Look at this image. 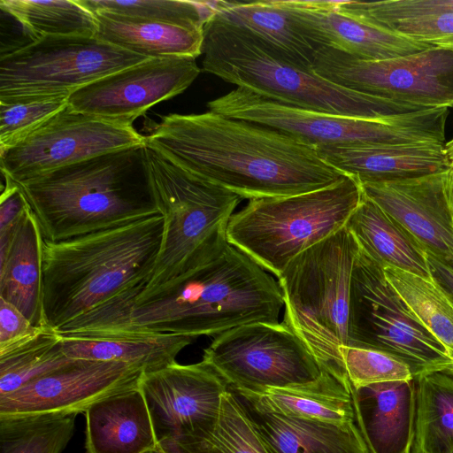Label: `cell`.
I'll use <instances>...</instances> for the list:
<instances>
[{"instance_id": "1", "label": "cell", "mask_w": 453, "mask_h": 453, "mask_svg": "<svg viewBox=\"0 0 453 453\" xmlns=\"http://www.w3.org/2000/svg\"><path fill=\"white\" fill-rule=\"evenodd\" d=\"M281 289L255 260L228 242L164 284L127 291L91 311L88 333L218 335L256 322L279 323Z\"/></svg>"}, {"instance_id": "2", "label": "cell", "mask_w": 453, "mask_h": 453, "mask_svg": "<svg viewBox=\"0 0 453 453\" xmlns=\"http://www.w3.org/2000/svg\"><path fill=\"white\" fill-rule=\"evenodd\" d=\"M145 137L185 172L250 200L311 192L345 176L299 140L211 111L165 116Z\"/></svg>"}, {"instance_id": "3", "label": "cell", "mask_w": 453, "mask_h": 453, "mask_svg": "<svg viewBox=\"0 0 453 453\" xmlns=\"http://www.w3.org/2000/svg\"><path fill=\"white\" fill-rule=\"evenodd\" d=\"M16 184L37 219L43 240L50 242L162 214L145 145L97 155Z\"/></svg>"}, {"instance_id": "4", "label": "cell", "mask_w": 453, "mask_h": 453, "mask_svg": "<svg viewBox=\"0 0 453 453\" xmlns=\"http://www.w3.org/2000/svg\"><path fill=\"white\" fill-rule=\"evenodd\" d=\"M165 232L158 214L60 242H42L45 322L57 330L120 294L147 286Z\"/></svg>"}, {"instance_id": "5", "label": "cell", "mask_w": 453, "mask_h": 453, "mask_svg": "<svg viewBox=\"0 0 453 453\" xmlns=\"http://www.w3.org/2000/svg\"><path fill=\"white\" fill-rule=\"evenodd\" d=\"M202 54L205 73L306 111L380 119L423 110L340 87L254 35L214 18L203 27Z\"/></svg>"}, {"instance_id": "6", "label": "cell", "mask_w": 453, "mask_h": 453, "mask_svg": "<svg viewBox=\"0 0 453 453\" xmlns=\"http://www.w3.org/2000/svg\"><path fill=\"white\" fill-rule=\"evenodd\" d=\"M359 246L346 226L296 257L278 277L283 323L323 371L343 381L351 275Z\"/></svg>"}, {"instance_id": "7", "label": "cell", "mask_w": 453, "mask_h": 453, "mask_svg": "<svg viewBox=\"0 0 453 453\" xmlns=\"http://www.w3.org/2000/svg\"><path fill=\"white\" fill-rule=\"evenodd\" d=\"M364 197L345 175L298 195L251 199L231 217L227 242L277 278L299 254L343 228Z\"/></svg>"}, {"instance_id": "8", "label": "cell", "mask_w": 453, "mask_h": 453, "mask_svg": "<svg viewBox=\"0 0 453 453\" xmlns=\"http://www.w3.org/2000/svg\"><path fill=\"white\" fill-rule=\"evenodd\" d=\"M147 165L165 232L152 276L157 288L220 250L238 195L200 180L145 144Z\"/></svg>"}, {"instance_id": "9", "label": "cell", "mask_w": 453, "mask_h": 453, "mask_svg": "<svg viewBox=\"0 0 453 453\" xmlns=\"http://www.w3.org/2000/svg\"><path fill=\"white\" fill-rule=\"evenodd\" d=\"M209 111L260 125L313 148L418 142H445L449 108H431L386 119L331 115L284 104L243 88L207 103Z\"/></svg>"}, {"instance_id": "10", "label": "cell", "mask_w": 453, "mask_h": 453, "mask_svg": "<svg viewBox=\"0 0 453 453\" xmlns=\"http://www.w3.org/2000/svg\"><path fill=\"white\" fill-rule=\"evenodd\" d=\"M348 345L388 353L406 363L414 378L447 370L453 363L388 281L383 267L360 248L351 275Z\"/></svg>"}, {"instance_id": "11", "label": "cell", "mask_w": 453, "mask_h": 453, "mask_svg": "<svg viewBox=\"0 0 453 453\" xmlns=\"http://www.w3.org/2000/svg\"><path fill=\"white\" fill-rule=\"evenodd\" d=\"M147 59L96 37H44L0 58V103L68 98Z\"/></svg>"}, {"instance_id": "12", "label": "cell", "mask_w": 453, "mask_h": 453, "mask_svg": "<svg viewBox=\"0 0 453 453\" xmlns=\"http://www.w3.org/2000/svg\"><path fill=\"white\" fill-rule=\"evenodd\" d=\"M313 71L349 90L420 109L453 107V46H434L414 54L366 60L339 50H315Z\"/></svg>"}, {"instance_id": "13", "label": "cell", "mask_w": 453, "mask_h": 453, "mask_svg": "<svg viewBox=\"0 0 453 453\" xmlns=\"http://www.w3.org/2000/svg\"><path fill=\"white\" fill-rule=\"evenodd\" d=\"M203 360L234 390L300 386L323 373L304 342L284 323H249L223 332L203 349Z\"/></svg>"}, {"instance_id": "14", "label": "cell", "mask_w": 453, "mask_h": 453, "mask_svg": "<svg viewBox=\"0 0 453 453\" xmlns=\"http://www.w3.org/2000/svg\"><path fill=\"white\" fill-rule=\"evenodd\" d=\"M146 144L133 125L68 105L14 144L0 149L4 177L18 183L97 155Z\"/></svg>"}, {"instance_id": "15", "label": "cell", "mask_w": 453, "mask_h": 453, "mask_svg": "<svg viewBox=\"0 0 453 453\" xmlns=\"http://www.w3.org/2000/svg\"><path fill=\"white\" fill-rule=\"evenodd\" d=\"M142 392L158 445L200 437L215 425L226 381L204 360L143 372Z\"/></svg>"}, {"instance_id": "16", "label": "cell", "mask_w": 453, "mask_h": 453, "mask_svg": "<svg viewBox=\"0 0 453 453\" xmlns=\"http://www.w3.org/2000/svg\"><path fill=\"white\" fill-rule=\"evenodd\" d=\"M201 69L194 57L149 58L96 80L69 96L70 109L133 125L156 104L186 90Z\"/></svg>"}, {"instance_id": "17", "label": "cell", "mask_w": 453, "mask_h": 453, "mask_svg": "<svg viewBox=\"0 0 453 453\" xmlns=\"http://www.w3.org/2000/svg\"><path fill=\"white\" fill-rule=\"evenodd\" d=\"M144 371L121 362L74 359L0 397V418L85 413L98 400L138 388Z\"/></svg>"}, {"instance_id": "18", "label": "cell", "mask_w": 453, "mask_h": 453, "mask_svg": "<svg viewBox=\"0 0 453 453\" xmlns=\"http://www.w3.org/2000/svg\"><path fill=\"white\" fill-rule=\"evenodd\" d=\"M361 185L364 194L403 226L426 253L453 267V197L447 171Z\"/></svg>"}, {"instance_id": "19", "label": "cell", "mask_w": 453, "mask_h": 453, "mask_svg": "<svg viewBox=\"0 0 453 453\" xmlns=\"http://www.w3.org/2000/svg\"><path fill=\"white\" fill-rule=\"evenodd\" d=\"M294 26L316 50L326 46L366 60L403 57L430 49L425 43L353 19L335 1L282 0Z\"/></svg>"}, {"instance_id": "20", "label": "cell", "mask_w": 453, "mask_h": 453, "mask_svg": "<svg viewBox=\"0 0 453 453\" xmlns=\"http://www.w3.org/2000/svg\"><path fill=\"white\" fill-rule=\"evenodd\" d=\"M316 150L326 163L361 184L421 177L449 169L445 142L332 145Z\"/></svg>"}, {"instance_id": "21", "label": "cell", "mask_w": 453, "mask_h": 453, "mask_svg": "<svg viewBox=\"0 0 453 453\" xmlns=\"http://www.w3.org/2000/svg\"><path fill=\"white\" fill-rule=\"evenodd\" d=\"M85 414L87 453H149L158 448L139 387L98 400Z\"/></svg>"}, {"instance_id": "22", "label": "cell", "mask_w": 453, "mask_h": 453, "mask_svg": "<svg viewBox=\"0 0 453 453\" xmlns=\"http://www.w3.org/2000/svg\"><path fill=\"white\" fill-rule=\"evenodd\" d=\"M357 424L371 453H411L416 390L414 379L355 390Z\"/></svg>"}, {"instance_id": "23", "label": "cell", "mask_w": 453, "mask_h": 453, "mask_svg": "<svg viewBox=\"0 0 453 453\" xmlns=\"http://www.w3.org/2000/svg\"><path fill=\"white\" fill-rule=\"evenodd\" d=\"M43 238L30 207L11 239L0 245V298L35 326L47 325L42 303Z\"/></svg>"}, {"instance_id": "24", "label": "cell", "mask_w": 453, "mask_h": 453, "mask_svg": "<svg viewBox=\"0 0 453 453\" xmlns=\"http://www.w3.org/2000/svg\"><path fill=\"white\" fill-rule=\"evenodd\" d=\"M234 391L245 402L274 413L330 424L357 423L350 382L326 371L315 381L300 386Z\"/></svg>"}, {"instance_id": "25", "label": "cell", "mask_w": 453, "mask_h": 453, "mask_svg": "<svg viewBox=\"0 0 453 453\" xmlns=\"http://www.w3.org/2000/svg\"><path fill=\"white\" fill-rule=\"evenodd\" d=\"M72 359L121 362L154 372L176 362L196 338L173 334L88 333L59 334Z\"/></svg>"}, {"instance_id": "26", "label": "cell", "mask_w": 453, "mask_h": 453, "mask_svg": "<svg viewBox=\"0 0 453 453\" xmlns=\"http://www.w3.org/2000/svg\"><path fill=\"white\" fill-rule=\"evenodd\" d=\"M242 402L277 453H371L357 423L338 425L303 419Z\"/></svg>"}, {"instance_id": "27", "label": "cell", "mask_w": 453, "mask_h": 453, "mask_svg": "<svg viewBox=\"0 0 453 453\" xmlns=\"http://www.w3.org/2000/svg\"><path fill=\"white\" fill-rule=\"evenodd\" d=\"M345 226L359 248L383 268L433 279L422 245L365 194Z\"/></svg>"}, {"instance_id": "28", "label": "cell", "mask_w": 453, "mask_h": 453, "mask_svg": "<svg viewBox=\"0 0 453 453\" xmlns=\"http://www.w3.org/2000/svg\"><path fill=\"white\" fill-rule=\"evenodd\" d=\"M214 4L212 18L254 35L293 62L312 68L315 49L296 30L282 0L214 1Z\"/></svg>"}, {"instance_id": "29", "label": "cell", "mask_w": 453, "mask_h": 453, "mask_svg": "<svg viewBox=\"0 0 453 453\" xmlns=\"http://www.w3.org/2000/svg\"><path fill=\"white\" fill-rule=\"evenodd\" d=\"M97 23L95 37L147 58L196 57L202 54L203 29L181 26L127 22L93 12Z\"/></svg>"}, {"instance_id": "30", "label": "cell", "mask_w": 453, "mask_h": 453, "mask_svg": "<svg viewBox=\"0 0 453 453\" xmlns=\"http://www.w3.org/2000/svg\"><path fill=\"white\" fill-rule=\"evenodd\" d=\"M413 453L453 452V376L446 370L414 378Z\"/></svg>"}, {"instance_id": "31", "label": "cell", "mask_w": 453, "mask_h": 453, "mask_svg": "<svg viewBox=\"0 0 453 453\" xmlns=\"http://www.w3.org/2000/svg\"><path fill=\"white\" fill-rule=\"evenodd\" d=\"M0 9L14 17L35 41L44 37H95L94 13L79 0H0Z\"/></svg>"}, {"instance_id": "32", "label": "cell", "mask_w": 453, "mask_h": 453, "mask_svg": "<svg viewBox=\"0 0 453 453\" xmlns=\"http://www.w3.org/2000/svg\"><path fill=\"white\" fill-rule=\"evenodd\" d=\"M385 275L422 325L447 349L453 360V302L434 280L394 267Z\"/></svg>"}, {"instance_id": "33", "label": "cell", "mask_w": 453, "mask_h": 453, "mask_svg": "<svg viewBox=\"0 0 453 453\" xmlns=\"http://www.w3.org/2000/svg\"><path fill=\"white\" fill-rule=\"evenodd\" d=\"M73 360L63 352L57 331L46 326L35 336L0 353V397Z\"/></svg>"}, {"instance_id": "34", "label": "cell", "mask_w": 453, "mask_h": 453, "mask_svg": "<svg viewBox=\"0 0 453 453\" xmlns=\"http://www.w3.org/2000/svg\"><path fill=\"white\" fill-rule=\"evenodd\" d=\"M92 12L127 22H149L203 29L215 12L214 1L79 0Z\"/></svg>"}, {"instance_id": "35", "label": "cell", "mask_w": 453, "mask_h": 453, "mask_svg": "<svg viewBox=\"0 0 453 453\" xmlns=\"http://www.w3.org/2000/svg\"><path fill=\"white\" fill-rule=\"evenodd\" d=\"M76 416L0 418V453H62L73 435Z\"/></svg>"}, {"instance_id": "36", "label": "cell", "mask_w": 453, "mask_h": 453, "mask_svg": "<svg viewBox=\"0 0 453 453\" xmlns=\"http://www.w3.org/2000/svg\"><path fill=\"white\" fill-rule=\"evenodd\" d=\"M191 439L201 440L219 453H277L230 388L222 395L219 417L211 430Z\"/></svg>"}, {"instance_id": "37", "label": "cell", "mask_w": 453, "mask_h": 453, "mask_svg": "<svg viewBox=\"0 0 453 453\" xmlns=\"http://www.w3.org/2000/svg\"><path fill=\"white\" fill-rule=\"evenodd\" d=\"M341 352L346 374L354 390L378 383L414 379L411 367L388 353L349 345Z\"/></svg>"}, {"instance_id": "38", "label": "cell", "mask_w": 453, "mask_h": 453, "mask_svg": "<svg viewBox=\"0 0 453 453\" xmlns=\"http://www.w3.org/2000/svg\"><path fill=\"white\" fill-rule=\"evenodd\" d=\"M341 12L372 26L405 18L453 13V0L335 1Z\"/></svg>"}, {"instance_id": "39", "label": "cell", "mask_w": 453, "mask_h": 453, "mask_svg": "<svg viewBox=\"0 0 453 453\" xmlns=\"http://www.w3.org/2000/svg\"><path fill=\"white\" fill-rule=\"evenodd\" d=\"M68 98L0 103V149L9 147L67 106Z\"/></svg>"}, {"instance_id": "40", "label": "cell", "mask_w": 453, "mask_h": 453, "mask_svg": "<svg viewBox=\"0 0 453 453\" xmlns=\"http://www.w3.org/2000/svg\"><path fill=\"white\" fill-rule=\"evenodd\" d=\"M372 27L434 46H453V13L392 19Z\"/></svg>"}, {"instance_id": "41", "label": "cell", "mask_w": 453, "mask_h": 453, "mask_svg": "<svg viewBox=\"0 0 453 453\" xmlns=\"http://www.w3.org/2000/svg\"><path fill=\"white\" fill-rule=\"evenodd\" d=\"M46 326H34L19 309L0 298V353L35 336Z\"/></svg>"}, {"instance_id": "42", "label": "cell", "mask_w": 453, "mask_h": 453, "mask_svg": "<svg viewBox=\"0 0 453 453\" xmlns=\"http://www.w3.org/2000/svg\"><path fill=\"white\" fill-rule=\"evenodd\" d=\"M4 179L5 184L0 196V244L11 239L29 209V204L18 184L7 177Z\"/></svg>"}, {"instance_id": "43", "label": "cell", "mask_w": 453, "mask_h": 453, "mask_svg": "<svg viewBox=\"0 0 453 453\" xmlns=\"http://www.w3.org/2000/svg\"><path fill=\"white\" fill-rule=\"evenodd\" d=\"M432 278L442 288L453 302V267L426 253Z\"/></svg>"}, {"instance_id": "44", "label": "cell", "mask_w": 453, "mask_h": 453, "mask_svg": "<svg viewBox=\"0 0 453 453\" xmlns=\"http://www.w3.org/2000/svg\"><path fill=\"white\" fill-rule=\"evenodd\" d=\"M165 453H219L198 439H185L158 445Z\"/></svg>"}, {"instance_id": "45", "label": "cell", "mask_w": 453, "mask_h": 453, "mask_svg": "<svg viewBox=\"0 0 453 453\" xmlns=\"http://www.w3.org/2000/svg\"><path fill=\"white\" fill-rule=\"evenodd\" d=\"M446 154L449 159V169L447 171V179L453 196V149L445 145Z\"/></svg>"}, {"instance_id": "46", "label": "cell", "mask_w": 453, "mask_h": 453, "mask_svg": "<svg viewBox=\"0 0 453 453\" xmlns=\"http://www.w3.org/2000/svg\"><path fill=\"white\" fill-rule=\"evenodd\" d=\"M445 145L450 149H453V139L446 142Z\"/></svg>"}, {"instance_id": "47", "label": "cell", "mask_w": 453, "mask_h": 453, "mask_svg": "<svg viewBox=\"0 0 453 453\" xmlns=\"http://www.w3.org/2000/svg\"><path fill=\"white\" fill-rule=\"evenodd\" d=\"M446 371L453 376V363Z\"/></svg>"}, {"instance_id": "48", "label": "cell", "mask_w": 453, "mask_h": 453, "mask_svg": "<svg viewBox=\"0 0 453 453\" xmlns=\"http://www.w3.org/2000/svg\"><path fill=\"white\" fill-rule=\"evenodd\" d=\"M149 453H165V452L163 451L160 448H157L156 450H153V451L149 452Z\"/></svg>"}, {"instance_id": "49", "label": "cell", "mask_w": 453, "mask_h": 453, "mask_svg": "<svg viewBox=\"0 0 453 453\" xmlns=\"http://www.w3.org/2000/svg\"><path fill=\"white\" fill-rule=\"evenodd\" d=\"M450 453H453V452H450Z\"/></svg>"}, {"instance_id": "50", "label": "cell", "mask_w": 453, "mask_h": 453, "mask_svg": "<svg viewBox=\"0 0 453 453\" xmlns=\"http://www.w3.org/2000/svg\"><path fill=\"white\" fill-rule=\"evenodd\" d=\"M411 453H413V452H411Z\"/></svg>"}, {"instance_id": "51", "label": "cell", "mask_w": 453, "mask_h": 453, "mask_svg": "<svg viewBox=\"0 0 453 453\" xmlns=\"http://www.w3.org/2000/svg\"><path fill=\"white\" fill-rule=\"evenodd\" d=\"M453 197V196H452Z\"/></svg>"}]
</instances>
